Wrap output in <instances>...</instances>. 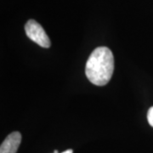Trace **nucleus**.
<instances>
[{"label":"nucleus","instance_id":"obj_1","mask_svg":"<svg viewBox=\"0 0 153 153\" xmlns=\"http://www.w3.org/2000/svg\"><path fill=\"white\" fill-rule=\"evenodd\" d=\"M114 71V57L107 47H98L89 55L85 66V73L89 82L97 86H104L111 80Z\"/></svg>","mask_w":153,"mask_h":153},{"label":"nucleus","instance_id":"obj_2","mask_svg":"<svg viewBox=\"0 0 153 153\" xmlns=\"http://www.w3.org/2000/svg\"><path fill=\"white\" fill-rule=\"evenodd\" d=\"M25 31L28 38L43 48H49L51 42L43 27L34 20H29L25 25Z\"/></svg>","mask_w":153,"mask_h":153},{"label":"nucleus","instance_id":"obj_3","mask_svg":"<svg viewBox=\"0 0 153 153\" xmlns=\"http://www.w3.org/2000/svg\"><path fill=\"white\" fill-rule=\"evenodd\" d=\"M22 141V134L19 132H13L10 134L3 141L0 153H16Z\"/></svg>","mask_w":153,"mask_h":153},{"label":"nucleus","instance_id":"obj_4","mask_svg":"<svg viewBox=\"0 0 153 153\" xmlns=\"http://www.w3.org/2000/svg\"><path fill=\"white\" fill-rule=\"evenodd\" d=\"M147 120L149 124L153 127V106H152L147 112Z\"/></svg>","mask_w":153,"mask_h":153},{"label":"nucleus","instance_id":"obj_5","mask_svg":"<svg viewBox=\"0 0 153 153\" xmlns=\"http://www.w3.org/2000/svg\"><path fill=\"white\" fill-rule=\"evenodd\" d=\"M54 153H56V152H54ZM61 153H73V151L71 150V149H69V150H66V152H63Z\"/></svg>","mask_w":153,"mask_h":153}]
</instances>
